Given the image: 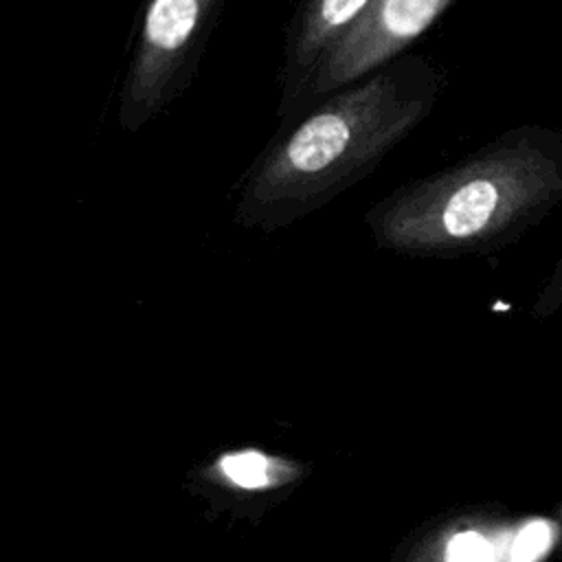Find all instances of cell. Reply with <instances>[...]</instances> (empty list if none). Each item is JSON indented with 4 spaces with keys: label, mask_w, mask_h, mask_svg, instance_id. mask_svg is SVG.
<instances>
[{
    "label": "cell",
    "mask_w": 562,
    "mask_h": 562,
    "mask_svg": "<svg viewBox=\"0 0 562 562\" xmlns=\"http://www.w3.org/2000/svg\"><path fill=\"white\" fill-rule=\"evenodd\" d=\"M441 70L402 55L279 127L239 180L233 222L274 233L362 182L432 112Z\"/></svg>",
    "instance_id": "obj_1"
},
{
    "label": "cell",
    "mask_w": 562,
    "mask_h": 562,
    "mask_svg": "<svg viewBox=\"0 0 562 562\" xmlns=\"http://www.w3.org/2000/svg\"><path fill=\"white\" fill-rule=\"evenodd\" d=\"M562 193L560 162L529 132H509L452 167L400 184L364 213L378 248L452 259L496 248Z\"/></svg>",
    "instance_id": "obj_2"
},
{
    "label": "cell",
    "mask_w": 562,
    "mask_h": 562,
    "mask_svg": "<svg viewBox=\"0 0 562 562\" xmlns=\"http://www.w3.org/2000/svg\"><path fill=\"white\" fill-rule=\"evenodd\" d=\"M222 7L224 0H145L119 94L123 132H140L191 86Z\"/></svg>",
    "instance_id": "obj_3"
},
{
    "label": "cell",
    "mask_w": 562,
    "mask_h": 562,
    "mask_svg": "<svg viewBox=\"0 0 562 562\" xmlns=\"http://www.w3.org/2000/svg\"><path fill=\"white\" fill-rule=\"evenodd\" d=\"M454 0H375L351 35L323 64L310 105L406 55Z\"/></svg>",
    "instance_id": "obj_4"
},
{
    "label": "cell",
    "mask_w": 562,
    "mask_h": 562,
    "mask_svg": "<svg viewBox=\"0 0 562 562\" xmlns=\"http://www.w3.org/2000/svg\"><path fill=\"white\" fill-rule=\"evenodd\" d=\"M375 0H299L285 33L279 64L281 125L307 112L314 81L329 55L351 35Z\"/></svg>",
    "instance_id": "obj_5"
},
{
    "label": "cell",
    "mask_w": 562,
    "mask_h": 562,
    "mask_svg": "<svg viewBox=\"0 0 562 562\" xmlns=\"http://www.w3.org/2000/svg\"><path fill=\"white\" fill-rule=\"evenodd\" d=\"M222 468H224L226 476L241 487H261L268 479L266 459L257 452L231 454L222 461Z\"/></svg>",
    "instance_id": "obj_6"
},
{
    "label": "cell",
    "mask_w": 562,
    "mask_h": 562,
    "mask_svg": "<svg viewBox=\"0 0 562 562\" xmlns=\"http://www.w3.org/2000/svg\"><path fill=\"white\" fill-rule=\"evenodd\" d=\"M446 562H494V549L481 533L463 531L448 542Z\"/></svg>",
    "instance_id": "obj_7"
},
{
    "label": "cell",
    "mask_w": 562,
    "mask_h": 562,
    "mask_svg": "<svg viewBox=\"0 0 562 562\" xmlns=\"http://www.w3.org/2000/svg\"><path fill=\"white\" fill-rule=\"evenodd\" d=\"M551 542V527L544 520L529 522L514 540L512 560L514 562H536Z\"/></svg>",
    "instance_id": "obj_8"
},
{
    "label": "cell",
    "mask_w": 562,
    "mask_h": 562,
    "mask_svg": "<svg viewBox=\"0 0 562 562\" xmlns=\"http://www.w3.org/2000/svg\"><path fill=\"white\" fill-rule=\"evenodd\" d=\"M551 290H553V292H558V294H562V266L558 268V274L553 277V285H551Z\"/></svg>",
    "instance_id": "obj_9"
}]
</instances>
